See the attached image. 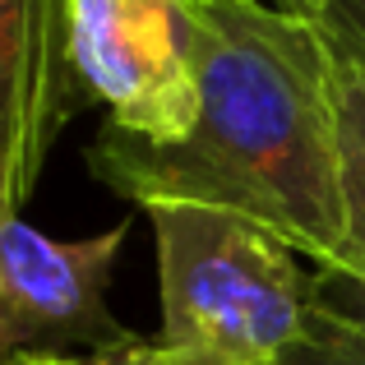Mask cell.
<instances>
[{
  "label": "cell",
  "instance_id": "7c38bea8",
  "mask_svg": "<svg viewBox=\"0 0 365 365\" xmlns=\"http://www.w3.org/2000/svg\"><path fill=\"white\" fill-rule=\"evenodd\" d=\"M5 365H65V356H19V361H5Z\"/></svg>",
  "mask_w": 365,
  "mask_h": 365
},
{
  "label": "cell",
  "instance_id": "ba28073f",
  "mask_svg": "<svg viewBox=\"0 0 365 365\" xmlns=\"http://www.w3.org/2000/svg\"><path fill=\"white\" fill-rule=\"evenodd\" d=\"M314 24L329 37L333 51H342V56L365 65V0H329L314 14Z\"/></svg>",
  "mask_w": 365,
  "mask_h": 365
},
{
  "label": "cell",
  "instance_id": "3957f363",
  "mask_svg": "<svg viewBox=\"0 0 365 365\" xmlns=\"http://www.w3.org/2000/svg\"><path fill=\"white\" fill-rule=\"evenodd\" d=\"M79 93L111 111L107 125L143 143H176L199 116L195 0H65Z\"/></svg>",
  "mask_w": 365,
  "mask_h": 365
},
{
  "label": "cell",
  "instance_id": "30bf717a",
  "mask_svg": "<svg viewBox=\"0 0 365 365\" xmlns=\"http://www.w3.org/2000/svg\"><path fill=\"white\" fill-rule=\"evenodd\" d=\"M319 282V301H329L333 310L351 314L365 324V273H342V268H319L314 273Z\"/></svg>",
  "mask_w": 365,
  "mask_h": 365
},
{
  "label": "cell",
  "instance_id": "8fae6325",
  "mask_svg": "<svg viewBox=\"0 0 365 365\" xmlns=\"http://www.w3.org/2000/svg\"><path fill=\"white\" fill-rule=\"evenodd\" d=\"M273 5L287 9V14H310V19H314L324 5H329V0H273Z\"/></svg>",
  "mask_w": 365,
  "mask_h": 365
},
{
  "label": "cell",
  "instance_id": "7a4b0ae2",
  "mask_svg": "<svg viewBox=\"0 0 365 365\" xmlns=\"http://www.w3.org/2000/svg\"><path fill=\"white\" fill-rule=\"evenodd\" d=\"M143 213L158 245L162 347L208 365H273L301 338L319 282L282 236L208 204Z\"/></svg>",
  "mask_w": 365,
  "mask_h": 365
},
{
  "label": "cell",
  "instance_id": "52a82bcc",
  "mask_svg": "<svg viewBox=\"0 0 365 365\" xmlns=\"http://www.w3.org/2000/svg\"><path fill=\"white\" fill-rule=\"evenodd\" d=\"M273 365H365V324L333 310L329 301H314L301 338Z\"/></svg>",
  "mask_w": 365,
  "mask_h": 365
},
{
  "label": "cell",
  "instance_id": "277c9868",
  "mask_svg": "<svg viewBox=\"0 0 365 365\" xmlns=\"http://www.w3.org/2000/svg\"><path fill=\"white\" fill-rule=\"evenodd\" d=\"M130 227L56 241L19 213H0V365L19 356H88L134 333L111 314L107 292Z\"/></svg>",
  "mask_w": 365,
  "mask_h": 365
},
{
  "label": "cell",
  "instance_id": "5b68a950",
  "mask_svg": "<svg viewBox=\"0 0 365 365\" xmlns=\"http://www.w3.org/2000/svg\"><path fill=\"white\" fill-rule=\"evenodd\" d=\"M65 0H0V213H24L79 107Z\"/></svg>",
  "mask_w": 365,
  "mask_h": 365
},
{
  "label": "cell",
  "instance_id": "8992f818",
  "mask_svg": "<svg viewBox=\"0 0 365 365\" xmlns=\"http://www.w3.org/2000/svg\"><path fill=\"white\" fill-rule=\"evenodd\" d=\"M333 130L342 195V273H365V65L333 51Z\"/></svg>",
  "mask_w": 365,
  "mask_h": 365
},
{
  "label": "cell",
  "instance_id": "6da1fadb",
  "mask_svg": "<svg viewBox=\"0 0 365 365\" xmlns=\"http://www.w3.org/2000/svg\"><path fill=\"white\" fill-rule=\"evenodd\" d=\"M199 116L176 143L102 125L88 171L139 208L245 213L319 268L342 255L333 46L310 14L264 0H195Z\"/></svg>",
  "mask_w": 365,
  "mask_h": 365
},
{
  "label": "cell",
  "instance_id": "9c48e42d",
  "mask_svg": "<svg viewBox=\"0 0 365 365\" xmlns=\"http://www.w3.org/2000/svg\"><path fill=\"white\" fill-rule=\"evenodd\" d=\"M65 365H208V361H195L185 351H171L162 342H120V347H107V351H88V356H65Z\"/></svg>",
  "mask_w": 365,
  "mask_h": 365
}]
</instances>
